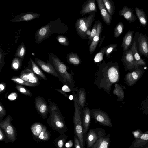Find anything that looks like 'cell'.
<instances>
[{
  "mask_svg": "<svg viewBox=\"0 0 148 148\" xmlns=\"http://www.w3.org/2000/svg\"><path fill=\"white\" fill-rule=\"evenodd\" d=\"M96 78L94 84L100 89L110 95L111 87L114 84L117 83L120 79L119 66L117 62H106L103 61L96 72Z\"/></svg>",
  "mask_w": 148,
  "mask_h": 148,
  "instance_id": "1",
  "label": "cell"
},
{
  "mask_svg": "<svg viewBox=\"0 0 148 148\" xmlns=\"http://www.w3.org/2000/svg\"><path fill=\"white\" fill-rule=\"evenodd\" d=\"M49 116L47 122L52 130L60 134H65L68 129L65 124L64 117L57 104L48 100Z\"/></svg>",
  "mask_w": 148,
  "mask_h": 148,
  "instance_id": "2",
  "label": "cell"
},
{
  "mask_svg": "<svg viewBox=\"0 0 148 148\" xmlns=\"http://www.w3.org/2000/svg\"><path fill=\"white\" fill-rule=\"evenodd\" d=\"M52 63L58 75V78L64 84L68 86L73 91L77 92L79 89L75 88L73 75V72L71 70V73L67 72L68 67L63 62L61 61L56 55H51Z\"/></svg>",
  "mask_w": 148,
  "mask_h": 148,
  "instance_id": "3",
  "label": "cell"
},
{
  "mask_svg": "<svg viewBox=\"0 0 148 148\" xmlns=\"http://www.w3.org/2000/svg\"><path fill=\"white\" fill-rule=\"evenodd\" d=\"M72 94L75 108L73 115L74 133L79 141L81 148H85L86 142L81 117L82 110L78 103L77 94L74 91L72 92Z\"/></svg>",
  "mask_w": 148,
  "mask_h": 148,
  "instance_id": "4",
  "label": "cell"
},
{
  "mask_svg": "<svg viewBox=\"0 0 148 148\" xmlns=\"http://www.w3.org/2000/svg\"><path fill=\"white\" fill-rule=\"evenodd\" d=\"M96 12H92L87 17L81 18L76 20L75 23L76 31L77 35L82 39L88 38L86 32L90 29L93 21L95 20Z\"/></svg>",
  "mask_w": 148,
  "mask_h": 148,
  "instance_id": "5",
  "label": "cell"
},
{
  "mask_svg": "<svg viewBox=\"0 0 148 148\" xmlns=\"http://www.w3.org/2000/svg\"><path fill=\"white\" fill-rule=\"evenodd\" d=\"M12 120V117L9 115L4 120L0 121V127L5 135L6 143L14 142L17 138L16 131L11 123Z\"/></svg>",
  "mask_w": 148,
  "mask_h": 148,
  "instance_id": "6",
  "label": "cell"
},
{
  "mask_svg": "<svg viewBox=\"0 0 148 148\" xmlns=\"http://www.w3.org/2000/svg\"><path fill=\"white\" fill-rule=\"evenodd\" d=\"M90 114L92 118L100 125L109 127H112L110 119L104 111L99 109H92L90 110Z\"/></svg>",
  "mask_w": 148,
  "mask_h": 148,
  "instance_id": "7",
  "label": "cell"
},
{
  "mask_svg": "<svg viewBox=\"0 0 148 148\" xmlns=\"http://www.w3.org/2000/svg\"><path fill=\"white\" fill-rule=\"evenodd\" d=\"M145 71L144 67L140 66L131 72H128L125 75V83L129 86L134 85L142 77Z\"/></svg>",
  "mask_w": 148,
  "mask_h": 148,
  "instance_id": "8",
  "label": "cell"
},
{
  "mask_svg": "<svg viewBox=\"0 0 148 148\" xmlns=\"http://www.w3.org/2000/svg\"><path fill=\"white\" fill-rule=\"evenodd\" d=\"M106 134L105 130L101 128L90 130L85 137L87 148H91L100 136Z\"/></svg>",
  "mask_w": 148,
  "mask_h": 148,
  "instance_id": "9",
  "label": "cell"
},
{
  "mask_svg": "<svg viewBox=\"0 0 148 148\" xmlns=\"http://www.w3.org/2000/svg\"><path fill=\"white\" fill-rule=\"evenodd\" d=\"M52 22L41 27L36 32L35 35L36 43H40L51 35V33L54 32Z\"/></svg>",
  "mask_w": 148,
  "mask_h": 148,
  "instance_id": "10",
  "label": "cell"
},
{
  "mask_svg": "<svg viewBox=\"0 0 148 148\" xmlns=\"http://www.w3.org/2000/svg\"><path fill=\"white\" fill-rule=\"evenodd\" d=\"M34 104L36 110L39 114L44 119H47L49 112V106L45 99L40 96L36 97Z\"/></svg>",
  "mask_w": 148,
  "mask_h": 148,
  "instance_id": "11",
  "label": "cell"
},
{
  "mask_svg": "<svg viewBox=\"0 0 148 148\" xmlns=\"http://www.w3.org/2000/svg\"><path fill=\"white\" fill-rule=\"evenodd\" d=\"M121 61L126 71L131 72L135 70V61L131 49L123 52Z\"/></svg>",
  "mask_w": 148,
  "mask_h": 148,
  "instance_id": "12",
  "label": "cell"
},
{
  "mask_svg": "<svg viewBox=\"0 0 148 148\" xmlns=\"http://www.w3.org/2000/svg\"><path fill=\"white\" fill-rule=\"evenodd\" d=\"M19 77L30 83H40L37 77L31 69L26 68L22 70L20 74Z\"/></svg>",
  "mask_w": 148,
  "mask_h": 148,
  "instance_id": "13",
  "label": "cell"
},
{
  "mask_svg": "<svg viewBox=\"0 0 148 148\" xmlns=\"http://www.w3.org/2000/svg\"><path fill=\"white\" fill-rule=\"evenodd\" d=\"M138 47L140 53L148 58V37L146 34L140 33L138 39Z\"/></svg>",
  "mask_w": 148,
  "mask_h": 148,
  "instance_id": "14",
  "label": "cell"
},
{
  "mask_svg": "<svg viewBox=\"0 0 148 148\" xmlns=\"http://www.w3.org/2000/svg\"><path fill=\"white\" fill-rule=\"evenodd\" d=\"M118 14L123 16L124 18L131 23L136 21L137 18L133 12V10L129 7L124 6L120 10Z\"/></svg>",
  "mask_w": 148,
  "mask_h": 148,
  "instance_id": "15",
  "label": "cell"
},
{
  "mask_svg": "<svg viewBox=\"0 0 148 148\" xmlns=\"http://www.w3.org/2000/svg\"><path fill=\"white\" fill-rule=\"evenodd\" d=\"M35 60L36 62L43 71L47 73L58 78V75L55 69L49 62L46 63L42 60L37 58H35Z\"/></svg>",
  "mask_w": 148,
  "mask_h": 148,
  "instance_id": "16",
  "label": "cell"
},
{
  "mask_svg": "<svg viewBox=\"0 0 148 148\" xmlns=\"http://www.w3.org/2000/svg\"><path fill=\"white\" fill-rule=\"evenodd\" d=\"M103 20L108 25L110 24L112 17L106 8L103 0H96Z\"/></svg>",
  "mask_w": 148,
  "mask_h": 148,
  "instance_id": "17",
  "label": "cell"
},
{
  "mask_svg": "<svg viewBox=\"0 0 148 148\" xmlns=\"http://www.w3.org/2000/svg\"><path fill=\"white\" fill-rule=\"evenodd\" d=\"M106 134L100 136L91 148H109L111 134Z\"/></svg>",
  "mask_w": 148,
  "mask_h": 148,
  "instance_id": "18",
  "label": "cell"
},
{
  "mask_svg": "<svg viewBox=\"0 0 148 148\" xmlns=\"http://www.w3.org/2000/svg\"><path fill=\"white\" fill-rule=\"evenodd\" d=\"M40 15L38 13L29 12L22 13L14 16L11 21L17 22L22 21H29L39 18Z\"/></svg>",
  "mask_w": 148,
  "mask_h": 148,
  "instance_id": "19",
  "label": "cell"
},
{
  "mask_svg": "<svg viewBox=\"0 0 148 148\" xmlns=\"http://www.w3.org/2000/svg\"><path fill=\"white\" fill-rule=\"evenodd\" d=\"M131 49L135 61V69L139 66H146L147 64L144 60L140 57L137 48L136 43L134 40L133 44Z\"/></svg>",
  "mask_w": 148,
  "mask_h": 148,
  "instance_id": "20",
  "label": "cell"
},
{
  "mask_svg": "<svg viewBox=\"0 0 148 148\" xmlns=\"http://www.w3.org/2000/svg\"><path fill=\"white\" fill-rule=\"evenodd\" d=\"M148 146V134L144 132L139 138L135 139L129 148H143Z\"/></svg>",
  "mask_w": 148,
  "mask_h": 148,
  "instance_id": "21",
  "label": "cell"
},
{
  "mask_svg": "<svg viewBox=\"0 0 148 148\" xmlns=\"http://www.w3.org/2000/svg\"><path fill=\"white\" fill-rule=\"evenodd\" d=\"M102 29V23L99 21L98 20L96 34L94 37L89 47V52L91 54L94 52L97 47L99 41L100 37L101 36Z\"/></svg>",
  "mask_w": 148,
  "mask_h": 148,
  "instance_id": "22",
  "label": "cell"
},
{
  "mask_svg": "<svg viewBox=\"0 0 148 148\" xmlns=\"http://www.w3.org/2000/svg\"><path fill=\"white\" fill-rule=\"evenodd\" d=\"M97 11L95 0H88L84 3L79 13L83 16L88 13L96 12Z\"/></svg>",
  "mask_w": 148,
  "mask_h": 148,
  "instance_id": "23",
  "label": "cell"
},
{
  "mask_svg": "<svg viewBox=\"0 0 148 148\" xmlns=\"http://www.w3.org/2000/svg\"><path fill=\"white\" fill-rule=\"evenodd\" d=\"M83 116L82 124L83 132L85 137L88 130L90 121V110L88 107L84 108L83 109Z\"/></svg>",
  "mask_w": 148,
  "mask_h": 148,
  "instance_id": "24",
  "label": "cell"
},
{
  "mask_svg": "<svg viewBox=\"0 0 148 148\" xmlns=\"http://www.w3.org/2000/svg\"><path fill=\"white\" fill-rule=\"evenodd\" d=\"M134 33L133 31L129 30L124 37L121 44V47L123 48V52L127 50L131 44Z\"/></svg>",
  "mask_w": 148,
  "mask_h": 148,
  "instance_id": "25",
  "label": "cell"
},
{
  "mask_svg": "<svg viewBox=\"0 0 148 148\" xmlns=\"http://www.w3.org/2000/svg\"><path fill=\"white\" fill-rule=\"evenodd\" d=\"M42 124L39 122L33 123L30 126V129L33 138L36 141L44 126Z\"/></svg>",
  "mask_w": 148,
  "mask_h": 148,
  "instance_id": "26",
  "label": "cell"
},
{
  "mask_svg": "<svg viewBox=\"0 0 148 148\" xmlns=\"http://www.w3.org/2000/svg\"><path fill=\"white\" fill-rule=\"evenodd\" d=\"M135 11L136 16L141 25L144 27H145L147 23V15L143 9H140L137 7L135 8Z\"/></svg>",
  "mask_w": 148,
  "mask_h": 148,
  "instance_id": "27",
  "label": "cell"
},
{
  "mask_svg": "<svg viewBox=\"0 0 148 148\" xmlns=\"http://www.w3.org/2000/svg\"><path fill=\"white\" fill-rule=\"evenodd\" d=\"M66 58L68 62L71 64L77 66L81 64V60L76 53H69L67 55Z\"/></svg>",
  "mask_w": 148,
  "mask_h": 148,
  "instance_id": "28",
  "label": "cell"
},
{
  "mask_svg": "<svg viewBox=\"0 0 148 148\" xmlns=\"http://www.w3.org/2000/svg\"><path fill=\"white\" fill-rule=\"evenodd\" d=\"M86 94L85 90L83 88L79 89L77 94L78 103L82 110L86 106Z\"/></svg>",
  "mask_w": 148,
  "mask_h": 148,
  "instance_id": "29",
  "label": "cell"
},
{
  "mask_svg": "<svg viewBox=\"0 0 148 148\" xmlns=\"http://www.w3.org/2000/svg\"><path fill=\"white\" fill-rule=\"evenodd\" d=\"M68 136L65 134H60L54 140V143L56 148H66L65 144Z\"/></svg>",
  "mask_w": 148,
  "mask_h": 148,
  "instance_id": "30",
  "label": "cell"
},
{
  "mask_svg": "<svg viewBox=\"0 0 148 148\" xmlns=\"http://www.w3.org/2000/svg\"><path fill=\"white\" fill-rule=\"evenodd\" d=\"M113 94L117 96L119 101H121L125 98L124 93L123 89L121 86L119 84H115V87L113 92Z\"/></svg>",
  "mask_w": 148,
  "mask_h": 148,
  "instance_id": "31",
  "label": "cell"
},
{
  "mask_svg": "<svg viewBox=\"0 0 148 148\" xmlns=\"http://www.w3.org/2000/svg\"><path fill=\"white\" fill-rule=\"evenodd\" d=\"M51 135L50 132L47 130V127L45 125L36 142H38L40 141H48L49 140Z\"/></svg>",
  "mask_w": 148,
  "mask_h": 148,
  "instance_id": "32",
  "label": "cell"
},
{
  "mask_svg": "<svg viewBox=\"0 0 148 148\" xmlns=\"http://www.w3.org/2000/svg\"><path fill=\"white\" fill-rule=\"evenodd\" d=\"M11 80L14 82L21 85L34 87L39 85V84H35L29 82L17 77H13L11 78Z\"/></svg>",
  "mask_w": 148,
  "mask_h": 148,
  "instance_id": "33",
  "label": "cell"
},
{
  "mask_svg": "<svg viewBox=\"0 0 148 148\" xmlns=\"http://www.w3.org/2000/svg\"><path fill=\"white\" fill-rule=\"evenodd\" d=\"M26 52V47L24 43L22 42L18 47L15 55V56L21 59H23L25 56Z\"/></svg>",
  "mask_w": 148,
  "mask_h": 148,
  "instance_id": "34",
  "label": "cell"
},
{
  "mask_svg": "<svg viewBox=\"0 0 148 148\" xmlns=\"http://www.w3.org/2000/svg\"><path fill=\"white\" fill-rule=\"evenodd\" d=\"M30 60L32 65V69L34 72L35 74L40 76L43 80H46L47 77L34 62L31 58Z\"/></svg>",
  "mask_w": 148,
  "mask_h": 148,
  "instance_id": "35",
  "label": "cell"
},
{
  "mask_svg": "<svg viewBox=\"0 0 148 148\" xmlns=\"http://www.w3.org/2000/svg\"><path fill=\"white\" fill-rule=\"evenodd\" d=\"M104 5L109 14L112 16L114 14V3L110 0H103Z\"/></svg>",
  "mask_w": 148,
  "mask_h": 148,
  "instance_id": "36",
  "label": "cell"
},
{
  "mask_svg": "<svg viewBox=\"0 0 148 148\" xmlns=\"http://www.w3.org/2000/svg\"><path fill=\"white\" fill-rule=\"evenodd\" d=\"M118 46L117 44H111L106 46V48L105 51L106 57L107 58H110L111 54L114 51H116Z\"/></svg>",
  "mask_w": 148,
  "mask_h": 148,
  "instance_id": "37",
  "label": "cell"
},
{
  "mask_svg": "<svg viewBox=\"0 0 148 148\" xmlns=\"http://www.w3.org/2000/svg\"><path fill=\"white\" fill-rule=\"evenodd\" d=\"M124 26V24L122 22H119L118 23L114 31V35L115 38L118 37L122 33Z\"/></svg>",
  "mask_w": 148,
  "mask_h": 148,
  "instance_id": "38",
  "label": "cell"
},
{
  "mask_svg": "<svg viewBox=\"0 0 148 148\" xmlns=\"http://www.w3.org/2000/svg\"><path fill=\"white\" fill-rule=\"evenodd\" d=\"M22 59L16 57L14 58L12 60L11 64L12 68L16 71L18 70L21 67Z\"/></svg>",
  "mask_w": 148,
  "mask_h": 148,
  "instance_id": "39",
  "label": "cell"
},
{
  "mask_svg": "<svg viewBox=\"0 0 148 148\" xmlns=\"http://www.w3.org/2000/svg\"><path fill=\"white\" fill-rule=\"evenodd\" d=\"M106 47V46L102 48L100 51L96 54L94 59V62L99 63L103 60Z\"/></svg>",
  "mask_w": 148,
  "mask_h": 148,
  "instance_id": "40",
  "label": "cell"
},
{
  "mask_svg": "<svg viewBox=\"0 0 148 148\" xmlns=\"http://www.w3.org/2000/svg\"><path fill=\"white\" fill-rule=\"evenodd\" d=\"M16 89L21 93L29 96H32V94L29 90L21 85H16L15 86Z\"/></svg>",
  "mask_w": 148,
  "mask_h": 148,
  "instance_id": "41",
  "label": "cell"
},
{
  "mask_svg": "<svg viewBox=\"0 0 148 148\" xmlns=\"http://www.w3.org/2000/svg\"><path fill=\"white\" fill-rule=\"evenodd\" d=\"M97 21L96 20L95 21V23L92 27L90 35L88 37V45L91 44L93 39L96 34L97 31Z\"/></svg>",
  "mask_w": 148,
  "mask_h": 148,
  "instance_id": "42",
  "label": "cell"
},
{
  "mask_svg": "<svg viewBox=\"0 0 148 148\" xmlns=\"http://www.w3.org/2000/svg\"><path fill=\"white\" fill-rule=\"evenodd\" d=\"M140 106L142 114H145L148 116V95L145 100L141 102Z\"/></svg>",
  "mask_w": 148,
  "mask_h": 148,
  "instance_id": "43",
  "label": "cell"
},
{
  "mask_svg": "<svg viewBox=\"0 0 148 148\" xmlns=\"http://www.w3.org/2000/svg\"><path fill=\"white\" fill-rule=\"evenodd\" d=\"M57 40L60 44L67 46L69 45V40L65 36L58 35L56 37Z\"/></svg>",
  "mask_w": 148,
  "mask_h": 148,
  "instance_id": "44",
  "label": "cell"
},
{
  "mask_svg": "<svg viewBox=\"0 0 148 148\" xmlns=\"http://www.w3.org/2000/svg\"><path fill=\"white\" fill-rule=\"evenodd\" d=\"M5 56L4 53L0 48V72H1L4 66Z\"/></svg>",
  "mask_w": 148,
  "mask_h": 148,
  "instance_id": "45",
  "label": "cell"
},
{
  "mask_svg": "<svg viewBox=\"0 0 148 148\" xmlns=\"http://www.w3.org/2000/svg\"><path fill=\"white\" fill-rule=\"evenodd\" d=\"M6 113V111L5 108L0 103V121H2L3 118L5 116Z\"/></svg>",
  "mask_w": 148,
  "mask_h": 148,
  "instance_id": "46",
  "label": "cell"
},
{
  "mask_svg": "<svg viewBox=\"0 0 148 148\" xmlns=\"http://www.w3.org/2000/svg\"><path fill=\"white\" fill-rule=\"evenodd\" d=\"M132 133L135 139L139 138L143 133L139 129L132 131Z\"/></svg>",
  "mask_w": 148,
  "mask_h": 148,
  "instance_id": "47",
  "label": "cell"
},
{
  "mask_svg": "<svg viewBox=\"0 0 148 148\" xmlns=\"http://www.w3.org/2000/svg\"><path fill=\"white\" fill-rule=\"evenodd\" d=\"M75 148H81L79 141L77 137L75 136L73 138Z\"/></svg>",
  "mask_w": 148,
  "mask_h": 148,
  "instance_id": "48",
  "label": "cell"
},
{
  "mask_svg": "<svg viewBox=\"0 0 148 148\" xmlns=\"http://www.w3.org/2000/svg\"><path fill=\"white\" fill-rule=\"evenodd\" d=\"M5 135L2 129L0 127V141H5Z\"/></svg>",
  "mask_w": 148,
  "mask_h": 148,
  "instance_id": "49",
  "label": "cell"
},
{
  "mask_svg": "<svg viewBox=\"0 0 148 148\" xmlns=\"http://www.w3.org/2000/svg\"><path fill=\"white\" fill-rule=\"evenodd\" d=\"M17 97V93L15 92L10 94L8 96V98L10 101H13L16 99Z\"/></svg>",
  "mask_w": 148,
  "mask_h": 148,
  "instance_id": "50",
  "label": "cell"
},
{
  "mask_svg": "<svg viewBox=\"0 0 148 148\" xmlns=\"http://www.w3.org/2000/svg\"><path fill=\"white\" fill-rule=\"evenodd\" d=\"M62 91L65 92H68L72 91V90L67 85H64L62 87L61 89Z\"/></svg>",
  "mask_w": 148,
  "mask_h": 148,
  "instance_id": "51",
  "label": "cell"
},
{
  "mask_svg": "<svg viewBox=\"0 0 148 148\" xmlns=\"http://www.w3.org/2000/svg\"><path fill=\"white\" fill-rule=\"evenodd\" d=\"M6 85L5 83L2 82L0 84V93L1 94L4 92L5 89Z\"/></svg>",
  "mask_w": 148,
  "mask_h": 148,
  "instance_id": "52",
  "label": "cell"
},
{
  "mask_svg": "<svg viewBox=\"0 0 148 148\" xmlns=\"http://www.w3.org/2000/svg\"><path fill=\"white\" fill-rule=\"evenodd\" d=\"M73 140H70L67 142L65 144V147L66 148H71L73 144Z\"/></svg>",
  "mask_w": 148,
  "mask_h": 148,
  "instance_id": "53",
  "label": "cell"
},
{
  "mask_svg": "<svg viewBox=\"0 0 148 148\" xmlns=\"http://www.w3.org/2000/svg\"><path fill=\"white\" fill-rule=\"evenodd\" d=\"M55 90H56L58 92H59L60 93L62 94L63 95H64L67 98H69V95H68L65 92L63 91L61 89H55Z\"/></svg>",
  "mask_w": 148,
  "mask_h": 148,
  "instance_id": "54",
  "label": "cell"
},
{
  "mask_svg": "<svg viewBox=\"0 0 148 148\" xmlns=\"http://www.w3.org/2000/svg\"><path fill=\"white\" fill-rule=\"evenodd\" d=\"M91 31H90V29L88 30L86 32V34L87 36H88V37L91 34Z\"/></svg>",
  "mask_w": 148,
  "mask_h": 148,
  "instance_id": "55",
  "label": "cell"
},
{
  "mask_svg": "<svg viewBox=\"0 0 148 148\" xmlns=\"http://www.w3.org/2000/svg\"><path fill=\"white\" fill-rule=\"evenodd\" d=\"M70 100H72L73 99V95H69V98Z\"/></svg>",
  "mask_w": 148,
  "mask_h": 148,
  "instance_id": "56",
  "label": "cell"
},
{
  "mask_svg": "<svg viewBox=\"0 0 148 148\" xmlns=\"http://www.w3.org/2000/svg\"><path fill=\"white\" fill-rule=\"evenodd\" d=\"M145 132L148 134V130Z\"/></svg>",
  "mask_w": 148,
  "mask_h": 148,
  "instance_id": "57",
  "label": "cell"
},
{
  "mask_svg": "<svg viewBox=\"0 0 148 148\" xmlns=\"http://www.w3.org/2000/svg\"><path fill=\"white\" fill-rule=\"evenodd\" d=\"M143 148H148V146L146 147H144Z\"/></svg>",
  "mask_w": 148,
  "mask_h": 148,
  "instance_id": "58",
  "label": "cell"
}]
</instances>
